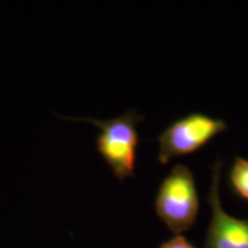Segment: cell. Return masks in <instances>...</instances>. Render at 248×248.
<instances>
[{"label":"cell","mask_w":248,"mask_h":248,"mask_svg":"<svg viewBox=\"0 0 248 248\" xmlns=\"http://www.w3.org/2000/svg\"><path fill=\"white\" fill-rule=\"evenodd\" d=\"M64 120L88 122L100 129L95 140L98 153L120 182L135 177L138 147L140 144L138 124L144 116L135 109L110 120L89 117H64Z\"/></svg>","instance_id":"6da1fadb"},{"label":"cell","mask_w":248,"mask_h":248,"mask_svg":"<svg viewBox=\"0 0 248 248\" xmlns=\"http://www.w3.org/2000/svg\"><path fill=\"white\" fill-rule=\"evenodd\" d=\"M199 208L193 173L184 164H176L161 183L155 213L172 233L182 234L194 225Z\"/></svg>","instance_id":"7a4b0ae2"},{"label":"cell","mask_w":248,"mask_h":248,"mask_svg":"<svg viewBox=\"0 0 248 248\" xmlns=\"http://www.w3.org/2000/svg\"><path fill=\"white\" fill-rule=\"evenodd\" d=\"M228 129L221 119L192 113L167 126L157 138V159L161 164L192 154Z\"/></svg>","instance_id":"3957f363"},{"label":"cell","mask_w":248,"mask_h":248,"mask_svg":"<svg viewBox=\"0 0 248 248\" xmlns=\"http://www.w3.org/2000/svg\"><path fill=\"white\" fill-rule=\"evenodd\" d=\"M223 162L217 160L212 171L208 202L212 218L207 230L204 248H248V219L229 215L219 197V183Z\"/></svg>","instance_id":"277c9868"},{"label":"cell","mask_w":248,"mask_h":248,"mask_svg":"<svg viewBox=\"0 0 248 248\" xmlns=\"http://www.w3.org/2000/svg\"><path fill=\"white\" fill-rule=\"evenodd\" d=\"M231 186L238 197L248 201V160L235 157L230 171Z\"/></svg>","instance_id":"5b68a950"},{"label":"cell","mask_w":248,"mask_h":248,"mask_svg":"<svg viewBox=\"0 0 248 248\" xmlns=\"http://www.w3.org/2000/svg\"><path fill=\"white\" fill-rule=\"evenodd\" d=\"M157 248H197L192 245L184 235L175 234L170 239L163 241Z\"/></svg>","instance_id":"8992f818"}]
</instances>
